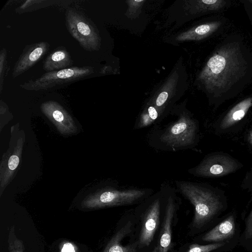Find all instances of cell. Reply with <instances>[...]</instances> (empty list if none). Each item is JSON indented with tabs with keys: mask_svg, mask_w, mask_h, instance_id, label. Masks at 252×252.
Returning a JSON list of instances; mask_svg holds the SVG:
<instances>
[{
	"mask_svg": "<svg viewBox=\"0 0 252 252\" xmlns=\"http://www.w3.org/2000/svg\"><path fill=\"white\" fill-rule=\"evenodd\" d=\"M216 105L237 95L252 79V52L240 36L223 40L199 77Z\"/></svg>",
	"mask_w": 252,
	"mask_h": 252,
	"instance_id": "1",
	"label": "cell"
},
{
	"mask_svg": "<svg viewBox=\"0 0 252 252\" xmlns=\"http://www.w3.org/2000/svg\"><path fill=\"white\" fill-rule=\"evenodd\" d=\"M199 138L198 122L187 112L178 114L176 120L163 126H153L148 136L149 145L164 152L191 149Z\"/></svg>",
	"mask_w": 252,
	"mask_h": 252,
	"instance_id": "2",
	"label": "cell"
},
{
	"mask_svg": "<svg viewBox=\"0 0 252 252\" xmlns=\"http://www.w3.org/2000/svg\"><path fill=\"white\" fill-rule=\"evenodd\" d=\"M177 191L188 199L194 208L193 225L200 227L222 207L216 189L203 183L176 180Z\"/></svg>",
	"mask_w": 252,
	"mask_h": 252,
	"instance_id": "3",
	"label": "cell"
},
{
	"mask_svg": "<svg viewBox=\"0 0 252 252\" xmlns=\"http://www.w3.org/2000/svg\"><path fill=\"white\" fill-rule=\"evenodd\" d=\"M153 192L151 188H121L116 185L90 195L82 202V206L100 208L129 205L148 198Z\"/></svg>",
	"mask_w": 252,
	"mask_h": 252,
	"instance_id": "4",
	"label": "cell"
},
{
	"mask_svg": "<svg viewBox=\"0 0 252 252\" xmlns=\"http://www.w3.org/2000/svg\"><path fill=\"white\" fill-rule=\"evenodd\" d=\"M92 66H73L43 74L35 80H29L20 85L27 91H43L65 86L92 74Z\"/></svg>",
	"mask_w": 252,
	"mask_h": 252,
	"instance_id": "5",
	"label": "cell"
},
{
	"mask_svg": "<svg viewBox=\"0 0 252 252\" xmlns=\"http://www.w3.org/2000/svg\"><path fill=\"white\" fill-rule=\"evenodd\" d=\"M65 25L71 35L86 51L99 50L100 38L93 22L82 12L70 7L65 13Z\"/></svg>",
	"mask_w": 252,
	"mask_h": 252,
	"instance_id": "6",
	"label": "cell"
},
{
	"mask_svg": "<svg viewBox=\"0 0 252 252\" xmlns=\"http://www.w3.org/2000/svg\"><path fill=\"white\" fill-rule=\"evenodd\" d=\"M242 166L237 159L226 154L214 153L206 155L199 163L187 172L195 177H215L234 172Z\"/></svg>",
	"mask_w": 252,
	"mask_h": 252,
	"instance_id": "7",
	"label": "cell"
},
{
	"mask_svg": "<svg viewBox=\"0 0 252 252\" xmlns=\"http://www.w3.org/2000/svg\"><path fill=\"white\" fill-rule=\"evenodd\" d=\"M165 201V215L160 233L158 252H168L172 239V222L176 208L175 187L163 183L160 187Z\"/></svg>",
	"mask_w": 252,
	"mask_h": 252,
	"instance_id": "8",
	"label": "cell"
},
{
	"mask_svg": "<svg viewBox=\"0 0 252 252\" xmlns=\"http://www.w3.org/2000/svg\"><path fill=\"white\" fill-rule=\"evenodd\" d=\"M150 198L139 236L140 244L145 246H149L152 242L159 225L162 200L161 189H159L155 194L150 195Z\"/></svg>",
	"mask_w": 252,
	"mask_h": 252,
	"instance_id": "9",
	"label": "cell"
},
{
	"mask_svg": "<svg viewBox=\"0 0 252 252\" xmlns=\"http://www.w3.org/2000/svg\"><path fill=\"white\" fill-rule=\"evenodd\" d=\"M40 109L61 133L68 135L77 131V126L72 118L57 102L53 100L45 101L41 104Z\"/></svg>",
	"mask_w": 252,
	"mask_h": 252,
	"instance_id": "10",
	"label": "cell"
},
{
	"mask_svg": "<svg viewBox=\"0 0 252 252\" xmlns=\"http://www.w3.org/2000/svg\"><path fill=\"white\" fill-rule=\"evenodd\" d=\"M49 47V44L45 41L26 45L14 65L12 77L21 75L35 65L47 52Z\"/></svg>",
	"mask_w": 252,
	"mask_h": 252,
	"instance_id": "11",
	"label": "cell"
},
{
	"mask_svg": "<svg viewBox=\"0 0 252 252\" xmlns=\"http://www.w3.org/2000/svg\"><path fill=\"white\" fill-rule=\"evenodd\" d=\"M252 107V96L247 97L232 107L222 118L220 128L225 130L242 120Z\"/></svg>",
	"mask_w": 252,
	"mask_h": 252,
	"instance_id": "12",
	"label": "cell"
},
{
	"mask_svg": "<svg viewBox=\"0 0 252 252\" xmlns=\"http://www.w3.org/2000/svg\"><path fill=\"white\" fill-rule=\"evenodd\" d=\"M72 63L68 52L63 47H59L46 58L43 68L48 72L68 68Z\"/></svg>",
	"mask_w": 252,
	"mask_h": 252,
	"instance_id": "13",
	"label": "cell"
},
{
	"mask_svg": "<svg viewBox=\"0 0 252 252\" xmlns=\"http://www.w3.org/2000/svg\"><path fill=\"white\" fill-rule=\"evenodd\" d=\"M132 223L129 221L113 236L103 252H136L137 244H122L124 238L131 231Z\"/></svg>",
	"mask_w": 252,
	"mask_h": 252,
	"instance_id": "14",
	"label": "cell"
},
{
	"mask_svg": "<svg viewBox=\"0 0 252 252\" xmlns=\"http://www.w3.org/2000/svg\"><path fill=\"white\" fill-rule=\"evenodd\" d=\"M234 231V219L231 216L207 232L202 240L205 241H222L231 237Z\"/></svg>",
	"mask_w": 252,
	"mask_h": 252,
	"instance_id": "15",
	"label": "cell"
},
{
	"mask_svg": "<svg viewBox=\"0 0 252 252\" xmlns=\"http://www.w3.org/2000/svg\"><path fill=\"white\" fill-rule=\"evenodd\" d=\"M221 25L222 22L220 21L199 25L189 32V39H201L216 32Z\"/></svg>",
	"mask_w": 252,
	"mask_h": 252,
	"instance_id": "16",
	"label": "cell"
},
{
	"mask_svg": "<svg viewBox=\"0 0 252 252\" xmlns=\"http://www.w3.org/2000/svg\"><path fill=\"white\" fill-rule=\"evenodd\" d=\"M22 147V142L20 143L18 148H16V151L9 157L6 168L5 169L3 178L1 179V187L4 186L8 182L10 178L12 176L13 172L17 167L19 161L20 156Z\"/></svg>",
	"mask_w": 252,
	"mask_h": 252,
	"instance_id": "17",
	"label": "cell"
},
{
	"mask_svg": "<svg viewBox=\"0 0 252 252\" xmlns=\"http://www.w3.org/2000/svg\"><path fill=\"white\" fill-rule=\"evenodd\" d=\"M224 243H215L206 245H200L197 244H191L187 252H210L222 246Z\"/></svg>",
	"mask_w": 252,
	"mask_h": 252,
	"instance_id": "18",
	"label": "cell"
},
{
	"mask_svg": "<svg viewBox=\"0 0 252 252\" xmlns=\"http://www.w3.org/2000/svg\"><path fill=\"white\" fill-rule=\"evenodd\" d=\"M6 56V51L5 49L3 48L0 51V92L2 90V83L3 81L4 77V70L5 67V59Z\"/></svg>",
	"mask_w": 252,
	"mask_h": 252,
	"instance_id": "19",
	"label": "cell"
},
{
	"mask_svg": "<svg viewBox=\"0 0 252 252\" xmlns=\"http://www.w3.org/2000/svg\"><path fill=\"white\" fill-rule=\"evenodd\" d=\"M168 97V94L167 92H163L161 93L158 96L155 102V105L157 107L160 109V108L165 104L167 100Z\"/></svg>",
	"mask_w": 252,
	"mask_h": 252,
	"instance_id": "20",
	"label": "cell"
},
{
	"mask_svg": "<svg viewBox=\"0 0 252 252\" xmlns=\"http://www.w3.org/2000/svg\"><path fill=\"white\" fill-rule=\"evenodd\" d=\"M251 188L252 189V183ZM245 232L247 238H252V210L247 220Z\"/></svg>",
	"mask_w": 252,
	"mask_h": 252,
	"instance_id": "21",
	"label": "cell"
},
{
	"mask_svg": "<svg viewBox=\"0 0 252 252\" xmlns=\"http://www.w3.org/2000/svg\"><path fill=\"white\" fill-rule=\"evenodd\" d=\"M61 252H75L73 246L69 243H65L63 246Z\"/></svg>",
	"mask_w": 252,
	"mask_h": 252,
	"instance_id": "22",
	"label": "cell"
},
{
	"mask_svg": "<svg viewBox=\"0 0 252 252\" xmlns=\"http://www.w3.org/2000/svg\"><path fill=\"white\" fill-rule=\"evenodd\" d=\"M10 246L11 252H22V248L21 247L20 243H19V242L17 241H15L14 244L10 245Z\"/></svg>",
	"mask_w": 252,
	"mask_h": 252,
	"instance_id": "23",
	"label": "cell"
},
{
	"mask_svg": "<svg viewBox=\"0 0 252 252\" xmlns=\"http://www.w3.org/2000/svg\"><path fill=\"white\" fill-rule=\"evenodd\" d=\"M248 141L252 148V127L251 128L250 130L249 131V132L248 135Z\"/></svg>",
	"mask_w": 252,
	"mask_h": 252,
	"instance_id": "24",
	"label": "cell"
},
{
	"mask_svg": "<svg viewBox=\"0 0 252 252\" xmlns=\"http://www.w3.org/2000/svg\"><path fill=\"white\" fill-rule=\"evenodd\" d=\"M152 252H158L157 246H156Z\"/></svg>",
	"mask_w": 252,
	"mask_h": 252,
	"instance_id": "25",
	"label": "cell"
},
{
	"mask_svg": "<svg viewBox=\"0 0 252 252\" xmlns=\"http://www.w3.org/2000/svg\"><path fill=\"white\" fill-rule=\"evenodd\" d=\"M248 1L252 4V0H249Z\"/></svg>",
	"mask_w": 252,
	"mask_h": 252,
	"instance_id": "26",
	"label": "cell"
}]
</instances>
